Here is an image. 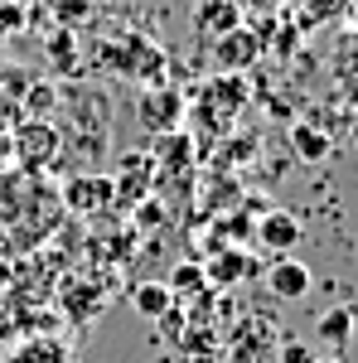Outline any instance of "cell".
I'll return each mask as SVG.
<instances>
[{"label": "cell", "instance_id": "obj_1", "mask_svg": "<svg viewBox=\"0 0 358 363\" xmlns=\"http://www.w3.org/2000/svg\"><path fill=\"white\" fill-rule=\"evenodd\" d=\"M281 330H276L267 315H242L237 325H233V335L223 344V354L233 363H267V354H276V344H281Z\"/></svg>", "mask_w": 358, "mask_h": 363}, {"label": "cell", "instance_id": "obj_2", "mask_svg": "<svg viewBox=\"0 0 358 363\" xmlns=\"http://www.w3.org/2000/svg\"><path fill=\"white\" fill-rule=\"evenodd\" d=\"M136 121H140V131H150V136L179 131V121H184V97H179L174 87H165V83L140 87V97H136Z\"/></svg>", "mask_w": 358, "mask_h": 363}, {"label": "cell", "instance_id": "obj_3", "mask_svg": "<svg viewBox=\"0 0 358 363\" xmlns=\"http://www.w3.org/2000/svg\"><path fill=\"white\" fill-rule=\"evenodd\" d=\"M58 150H63V136H58L44 116H29V121L15 126V155H20L25 169H54Z\"/></svg>", "mask_w": 358, "mask_h": 363}, {"label": "cell", "instance_id": "obj_4", "mask_svg": "<svg viewBox=\"0 0 358 363\" xmlns=\"http://www.w3.org/2000/svg\"><path fill=\"white\" fill-rule=\"evenodd\" d=\"M63 208L78 213V218H92V213L111 208V174H78V179H68L63 184Z\"/></svg>", "mask_w": 358, "mask_h": 363}, {"label": "cell", "instance_id": "obj_5", "mask_svg": "<svg viewBox=\"0 0 358 363\" xmlns=\"http://www.w3.org/2000/svg\"><path fill=\"white\" fill-rule=\"evenodd\" d=\"M310 286H315V272L305 267L301 257H276L272 267H267V291H272L276 301H305Z\"/></svg>", "mask_w": 358, "mask_h": 363}, {"label": "cell", "instance_id": "obj_6", "mask_svg": "<svg viewBox=\"0 0 358 363\" xmlns=\"http://www.w3.org/2000/svg\"><path fill=\"white\" fill-rule=\"evenodd\" d=\"M262 54V44H257V34L252 29H233V34H223L213 39V63H218V73H247L252 63Z\"/></svg>", "mask_w": 358, "mask_h": 363}, {"label": "cell", "instance_id": "obj_7", "mask_svg": "<svg viewBox=\"0 0 358 363\" xmlns=\"http://www.w3.org/2000/svg\"><path fill=\"white\" fill-rule=\"evenodd\" d=\"M189 25L198 39H223V34H233L242 25V5H233V0H198Z\"/></svg>", "mask_w": 358, "mask_h": 363}, {"label": "cell", "instance_id": "obj_8", "mask_svg": "<svg viewBox=\"0 0 358 363\" xmlns=\"http://www.w3.org/2000/svg\"><path fill=\"white\" fill-rule=\"evenodd\" d=\"M301 218L296 213H286V208H267L262 218H257V242L267 252H291L296 242H301Z\"/></svg>", "mask_w": 358, "mask_h": 363}, {"label": "cell", "instance_id": "obj_9", "mask_svg": "<svg viewBox=\"0 0 358 363\" xmlns=\"http://www.w3.org/2000/svg\"><path fill=\"white\" fill-rule=\"evenodd\" d=\"M194 160V140L184 131H165V136L150 140V165L155 174H174V169H184Z\"/></svg>", "mask_w": 358, "mask_h": 363}, {"label": "cell", "instance_id": "obj_10", "mask_svg": "<svg viewBox=\"0 0 358 363\" xmlns=\"http://www.w3.org/2000/svg\"><path fill=\"white\" fill-rule=\"evenodd\" d=\"M247 272H252V257L242 247H218V252H213V262L203 267L208 286H237Z\"/></svg>", "mask_w": 358, "mask_h": 363}, {"label": "cell", "instance_id": "obj_11", "mask_svg": "<svg viewBox=\"0 0 358 363\" xmlns=\"http://www.w3.org/2000/svg\"><path fill=\"white\" fill-rule=\"evenodd\" d=\"M126 301H131V310H136L140 320H160V315L174 306V296H169L165 281H136V286L126 291Z\"/></svg>", "mask_w": 358, "mask_h": 363}, {"label": "cell", "instance_id": "obj_12", "mask_svg": "<svg viewBox=\"0 0 358 363\" xmlns=\"http://www.w3.org/2000/svg\"><path fill=\"white\" fill-rule=\"evenodd\" d=\"M10 363H73V349L58 335H34L10 354Z\"/></svg>", "mask_w": 358, "mask_h": 363}, {"label": "cell", "instance_id": "obj_13", "mask_svg": "<svg viewBox=\"0 0 358 363\" xmlns=\"http://www.w3.org/2000/svg\"><path fill=\"white\" fill-rule=\"evenodd\" d=\"M169 296H174V306H189L198 291H208V277H203V262L189 257V262H174V272H169Z\"/></svg>", "mask_w": 358, "mask_h": 363}, {"label": "cell", "instance_id": "obj_14", "mask_svg": "<svg viewBox=\"0 0 358 363\" xmlns=\"http://www.w3.org/2000/svg\"><path fill=\"white\" fill-rule=\"evenodd\" d=\"M291 150L301 155L305 165H320V160H330L334 140L325 136L320 126H305V121H296V126H291Z\"/></svg>", "mask_w": 358, "mask_h": 363}, {"label": "cell", "instance_id": "obj_15", "mask_svg": "<svg viewBox=\"0 0 358 363\" xmlns=\"http://www.w3.org/2000/svg\"><path fill=\"white\" fill-rule=\"evenodd\" d=\"M354 325H358V315L349 306H334V310H325L320 320H315V339H325V344H349L354 339Z\"/></svg>", "mask_w": 358, "mask_h": 363}, {"label": "cell", "instance_id": "obj_16", "mask_svg": "<svg viewBox=\"0 0 358 363\" xmlns=\"http://www.w3.org/2000/svg\"><path fill=\"white\" fill-rule=\"evenodd\" d=\"M160 223H165V203L155 194H145L136 208H131V228H136V233H155Z\"/></svg>", "mask_w": 358, "mask_h": 363}, {"label": "cell", "instance_id": "obj_17", "mask_svg": "<svg viewBox=\"0 0 358 363\" xmlns=\"http://www.w3.org/2000/svg\"><path fill=\"white\" fill-rule=\"evenodd\" d=\"M25 107H29L34 116H49V112L58 107V87H54V83H29V87H25Z\"/></svg>", "mask_w": 358, "mask_h": 363}, {"label": "cell", "instance_id": "obj_18", "mask_svg": "<svg viewBox=\"0 0 358 363\" xmlns=\"http://www.w3.org/2000/svg\"><path fill=\"white\" fill-rule=\"evenodd\" d=\"M320 354H315V344H305V339L286 335L281 344H276V363H315Z\"/></svg>", "mask_w": 358, "mask_h": 363}, {"label": "cell", "instance_id": "obj_19", "mask_svg": "<svg viewBox=\"0 0 358 363\" xmlns=\"http://www.w3.org/2000/svg\"><path fill=\"white\" fill-rule=\"evenodd\" d=\"M49 58H54L58 68H73V58H78L73 29H58V34H49Z\"/></svg>", "mask_w": 358, "mask_h": 363}, {"label": "cell", "instance_id": "obj_20", "mask_svg": "<svg viewBox=\"0 0 358 363\" xmlns=\"http://www.w3.org/2000/svg\"><path fill=\"white\" fill-rule=\"evenodd\" d=\"M25 5H20V0H0V39H10V34H15V29H25Z\"/></svg>", "mask_w": 358, "mask_h": 363}, {"label": "cell", "instance_id": "obj_21", "mask_svg": "<svg viewBox=\"0 0 358 363\" xmlns=\"http://www.w3.org/2000/svg\"><path fill=\"white\" fill-rule=\"evenodd\" d=\"M87 0H58V29H78V20H87Z\"/></svg>", "mask_w": 358, "mask_h": 363}, {"label": "cell", "instance_id": "obj_22", "mask_svg": "<svg viewBox=\"0 0 358 363\" xmlns=\"http://www.w3.org/2000/svg\"><path fill=\"white\" fill-rule=\"evenodd\" d=\"M257 15V20H276V10H281V0H242V15Z\"/></svg>", "mask_w": 358, "mask_h": 363}, {"label": "cell", "instance_id": "obj_23", "mask_svg": "<svg viewBox=\"0 0 358 363\" xmlns=\"http://www.w3.org/2000/svg\"><path fill=\"white\" fill-rule=\"evenodd\" d=\"M315 363H344V359H334V354H325V359H315Z\"/></svg>", "mask_w": 358, "mask_h": 363}, {"label": "cell", "instance_id": "obj_24", "mask_svg": "<svg viewBox=\"0 0 358 363\" xmlns=\"http://www.w3.org/2000/svg\"><path fill=\"white\" fill-rule=\"evenodd\" d=\"M107 5H126V0H107Z\"/></svg>", "mask_w": 358, "mask_h": 363}, {"label": "cell", "instance_id": "obj_25", "mask_svg": "<svg viewBox=\"0 0 358 363\" xmlns=\"http://www.w3.org/2000/svg\"><path fill=\"white\" fill-rule=\"evenodd\" d=\"M354 344H358V325H354Z\"/></svg>", "mask_w": 358, "mask_h": 363}, {"label": "cell", "instance_id": "obj_26", "mask_svg": "<svg viewBox=\"0 0 358 363\" xmlns=\"http://www.w3.org/2000/svg\"><path fill=\"white\" fill-rule=\"evenodd\" d=\"M233 5H242V0H233Z\"/></svg>", "mask_w": 358, "mask_h": 363}]
</instances>
